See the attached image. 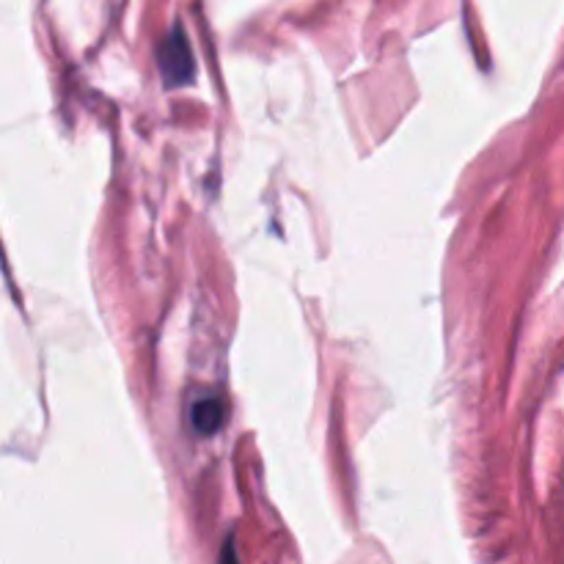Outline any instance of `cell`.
I'll return each mask as SVG.
<instances>
[{
	"mask_svg": "<svg viewBox=\"0 0 564 564\" xmlns=\"http://www.w3.org/2000/svg\"><path fill=\"white\" fill-rule=\"evenodd\" d=\"M160 72L169 86H185L193 77V53L182 28H174L160 44Z\"/></svg>",
	"mask_w": 564,
	"mask_h": 564,
	"instance_id": "6da1fadb",
	"label": "cell"
},
{
	"mask_svg": "<svg viewBox=\"0 0 564 564\" xmlns=\"http://www.w3.org/2000/svg\"><path fill=\"white\" fill-rule=\"evenodd\" d=\"M191 424L198 435H215L224 424V405L218 397H202L191 405Z\"/></svg>",
	"mask_w": 564,
	"mask_h": 564,
	"instance_id": "7a4b0ae2",
	"label": "cell"
},
{
	"mask_svg": "<svg viewBox=\"0 0 564 564\" xmlns=\"http://www.w3.org/2000/svg\"><path fill=\"white\" fill-rule=\"evenodd\" d=\"M220 564H240V560H237V554H235V549H231V543H226L224 556H220Z\"/></svg>",
	"mask_w": 564,
	"mask_h": 564,
	"instance_id": "3957f363",
	"label": "cell"
}]
</instances>
